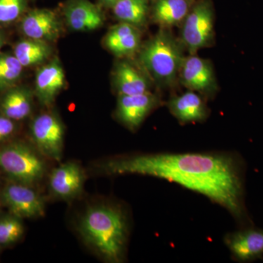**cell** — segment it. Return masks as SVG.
I'll use <instances>...</instances> for the list:
<instances>
[{"instance_id": "17", "label": "cell", "mask_w": 263, "mask_h": 263, "mask_svg": "<svg viewBox=\"0 0 263 263\" xmlns=\"http://www.w3.org/2000/svg\"><path fill=\"white\" fill-rule=\"evenodd\" d=\"M84 175L80 166L74 162L62 164L52 173L50 186L57 196L71 198L80 193Z\"/></svg>"}, {"instance_id": "11", "label": "cell", "mask_w": 263, "mask_h": 263, "mask_svg": "<svg viewBox=\"0 0 263 263\" xmlns=\"http://www.w3.org/2000/svg\"><path fill=\"white\" fill-rule=\"evenodd\" d=\"M21 29L30 39L50 42L61 34L62 24L52 10L36 9L29 12L22 19Z\"/></svg>"}, {"instance_id": "25", "label": "cell", "mask_w": 263, "mask_h": 263, "mask_svg": "<svg viewBox=\"0 0 263 263\" xmlns=\"http://www.w3.org/2000/svg\"><path fill=\"white\" fill-rule=\"evenodd\" d=\"M14 130L13 120L5 116H0V143L11 136Z\"/></svg>"}, {"instance_id": "16", "label": "cell", "mask_w": 263, "mask_h": 263, "mask_svg": "<svg viewBox=\"0 0 263 263\" xmlns=\"http://www.w3.org/2000/svg\"><path fill=\"white\" fill-rule=\"evenodd\" d=\"M167 108L181 123L202 122L207 119L209 114L201 95L191 90L170 99Z\"/></svg>"}, {"instance_id": "27", "label": "cell", "mask_w": 263, "mask_h": 263, "mask_svg": "<svg viewBox=\"0 0 263 263\" xmlns=\"http://www.w3.org/2000/svg\"><path fill=\"white\" fill-rule=\"evenodd\" d=\"M5 42H6V37H5L4 32L0 30V50L5 44Z\"/></svg>"}, {"instance_id": "8", "label": "cell", "mask_w": 263, "mask_h": 263, "mask_svg": "<svg viewBox=\"0 0 263 263\" xmlns=\"http://www.w3.org/2000/svg\"><path fill=\"white\" fill-rule=\"evenodd\" d=\"M2 199L12 214L17 217L36 218L44 214L42 197L24 183L7 186L2 193Z\"/></svg>"}, {"instance_id": "26", "label": "cell", "mask_w": 263, "mask_h": 263, "mask_svg": "<svg viewBox=\"0 0 263 263\" xmlns=\"http://www.w3.org/2000/svg\"><path fill=\"white\" fill-rule=\"evenodd\" d=\"M117 1L118 0H100V3H102L103 6L106 7V8H112V7L114 6Z\"/></svg>"}, {"instance_id": "6", "label": "cell", "mask_w": 263, "mask_h": 263, "mask_svg": "<svg viewBox=\"0 0 263 263\" xmlns=\"http://www.w3.org/2000/svg\"><path fill=\"white\" fill-rule=\"evenodd\" d=\"M179 80L184 87L202 96L211 97L218 91L217 81L212 62L196 54L185 57Z\"/></svg>"}, {"instance_id": "1", "label": "cell", "mask_w": 263, "mask_h": 263, "mask_svg": "<svg viewBox=\"0 0 263 263\" xmlns=\"http://www.w3.org/2000/svg\"><path fill=\"white\" fill-rule=\"evenodd\" d=\"M110 175L139 174L165 179L202 194L245 227L251 223L245 201L243 166L230 153H159L123 157L104 165Z\"/></svg>"}, {"instance_id": "13", "label": "cell", "mask_w": 263, "mask_h": 263, "mask_svg": "<svg viewBox=\"0 0 263 263\" xmlns=\"http://www.w3.org/2000/svg\"><path fill=\"white\" fill-rule=\"evenodd\" d=\"M114 84L119 95H137L150 92V76L146 70L124 61L116 66Z\"/></svg>"}, {"instance_id": "24", "label": "cell", "mask_w": 263, "mask_h": 263, "mask_svg": "<svg viewBox=\"0 0 263 263\" xmlns=\"http://www.w3.org/2000/svg\"><path fill=\"white\" fill-rule=\"evenodd\" d=\"M27 7V0H0V24L15 22Z\"/></svg>"}, {"instance_id": "18", "label": "cell", "mask_w": 263, "mask_h": 263, "mask_svg": "<svg viewBox=\"0 0 263 263\" xmlns=\"http://www.w3.org/2000/svg\"><path fill=\"white\" fill-rule=\"evenodd\" d=\"M195 0H155L152 19L161 28H170L182 24Z\"/></svg>"}, {"instance_id": "2", "label": "cell", "mask_w": 263, "mask_h": 263, "mask_svg": "<svg viewBox=\"0 0 263 263\" xmlns=\"http://www.w3.org/2000/svg\"><path fill=\"white\" fill-rule=\"evenodd\" d=\"M81 236L109 262H122L128 237L127 220L120 208L110 205L86 210L79 224Z\"/></svg>"}, {"instance_id": "22", "label": "cell", "mask_w": 263, "mask_h": 263, "mask_svg": "<svg viewBox=\"0 0 263 263\" xmlns=\"http://www.w3.org/2000/svg\"><path fill=\"white\" fill-rule=\"evenodd\" d=\"M23 65L15 55L0 53V91L15 86L23 72Z\"/></svg>"}, {"instance_id": "5", "label": "cell", "mask_w": 263, "mask_h": 263, "mask_svg": "<svg viewBox=\"0 0 263 263\" xmlns=\"http://www.w3.org/2000/svg\"><path fill=\"white\" fill-rule=\"evenodd\" d=\"M0 167L12 179L24 184L37 182L42 179L45 171L41 157L20 143L0 148Z\"/></svg>"}, {"instance_id": "3", "label": "cell", "mask_w": 263, "mask_h": 263, "mask_svg": "<svg viewBox=\"0 0 263 263\" xmlns=\"http://www.w3.org/2000/svg\"><path fill=\"white\" fill-rule=\"evenodd\" d=\"M184 49L169 28H161L140 50V63L159 86L171 87L179 80Z\"/></svg>"}, {"instance_id": "7", "label": "cell", "mask_w": 263, "mask_h": 263, "mask_svg": "<svg viewBox=\"0 0 263 263\" xmlns=\"http://www.w3.org/2000/svg\"><path fill=\"white\" fill-rule=\"evenodd\" d=\"M31 131L38 149L48 158L61 160L63 149V125L51 114H43L33 121Z\"/></svg>"}, {"instance_id": "14", "label": "cell", "mask_w": 263, "mask_h": 263, "mask_svg": "<svg viewBox=\"0 0 263 263\" xmlns=\"http://www.w3.org/2000/svg\"><path fill=\"white\" fill-rule=\"evenodd\" d=\"M141 42L139 28L123 22L111 27L104 39L105 47L118 57L133 56L139 51Z\"/></svg>"}, {"instance_id": "19", "label": "cell", "mask_w": 263, "mask_h": 263, "mask_svg": "<svg viewBox=\"0 0 263 263\" xmlns=\"http://www.w3.org/2000/svg\"><path fill=\"white\" fill-rule=\"evenodd\" d=\"M32 94L23 86H13L5 91L0 100L2 115L12 120H22L32 111Z\"/></svg>"}, {"instance_id": "10", "label": "cell", "mask_w": 263, "mask_h": 263, "mask_svg": "<svg viewBox=\"0 0 263 263\" xmlns=\"http://www.w3.org/2000/svg\"><path fill=\"white\" fill-rule=\"evenodd\" d=\"M224 243L232 255L240 262H249L263 256V229L252 226L228 233Z\"/></svg>"}, {"instance_id": "12", "label": "cell", "mask_w": 263, "mask_h": 263, "mask_svg": "<svg viewBox=\"0 0 263 263\" xmlns=\"http://www.w3.org/2000/svg\"><path fill=\"white\" fill-rule=\"evenodd\" d=\"M66 23L76 32H89L103 25V11L89 0H70L64 8Z\"/></svg>"}, {"instance_id": "20", "label": "cell", "mask_w": 263, "mask_h": 263, "mask_svg": "<svg viewBox=\"0 0 263 263\" xmlns=\"http://www.w3.org/2000/svg\"><path fill=\"white\" fill-rule=\"evenodd\" d=\"M112 9L119 22L139 28L146 23L150 12L149 2L148 0H118Z\"/></svg>"}, {"instance_id": "9", "label": "cell", "mask_w": 263, "mask_h": 263, "mask_svg": "<svg viewBox=\"0 0 263 263\" xmlns=\"http://www.w3.org/2000/svg\"><path fill=\"white\" fill-rule=\"evenodd\" d=\"M160 103V97L151 91L129 96L119 95L117 116L124 125L130 129H136Z\"/></svg>"}, {"instance_id": "15", "label": "cell", "mask_w": 263, "mask_h": 263, "mask_svg": "<svg viewBox=\"0 0 263 263\" xmlns=\"http://www.w3.org/2000/svg\"><path fill=\"white\" fill-rule=\"evenodd\" d=\"M65 85V72L58 59H54L36 74L35 92L40 103L45 105L53 103Z\"/></svg>"}, {"instance_id": "21", "label": "cell", "mask_w": 263, "mask_h": 263, "mask_svg": "<svg viewBox=\"0 0 263 263\" xmlns=\"http://www.w3.org/2000/svg\"><path fill=\"white\" fill-rule=\"evenodd\" d=\"M14 55L23 67L42 64L51 55V48L47 42L37 40H23L17 43Z\"/></svg>"}, {"instance_id": "23", "label": "cell", "mask_w": 263, "mask_h": 263, "mask_svg": "<svg viewBox=\"0 0 263 263\" xmlns=\"http://www.w3.org/2000/svg\"><path fill=\"white\" fill-rule=\"evenodd\" d=\"M14 215L0 219V245H9L22 238L24 226Z\"/></svg>"}, {"instance_id": "4", "label": "cell", "mask_w": 263, "mask_h": 263, "mask_svg": "<svg viewBox=\"0 0 263 263\" xmlns=\"http://www.w3.org/2000/svg\"><path fill=\"white\" fill-rule=\"evenodd\" d=\"M214 8L212 0L195 1L182 22L180 41L190 54L214 43Z\"/></svg>"}]
</instances>
